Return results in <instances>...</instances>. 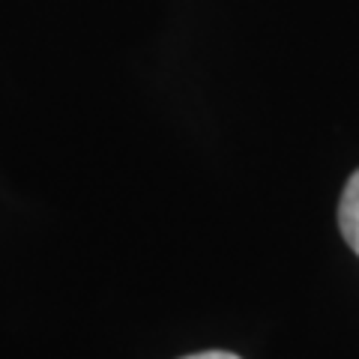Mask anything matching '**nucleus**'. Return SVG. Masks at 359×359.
I'll return each instance as SVG.
<instances>
[{"label":"nucleus","instance_id":"2","mask_svg":"<svg viewBox=\"0 0 359 359\" xmlns=\"http://www.w3.org/2000/svg\"><path fill=\"white\" fill-rule=\"evenodd\" d=\"M183 359H240V356L231 353V351H204V353H192V356H183Z\"/></svg>","mask_w":359,"mask_h":359},{"label":"nucleus","instance_id":"1","mask_svg":"<svg viewBox=\"0 0 359 359\" xmlns=\"http://www.w3.org/2000/svg\"><path fill=\"white\" fill-rule=\"evenodd\" d=\"M339 228L347 245L359 255V171L351 174L344 192H341V204H339Z\"/></svg>","mask_w":359,"mask_h":359}]
</instances>
